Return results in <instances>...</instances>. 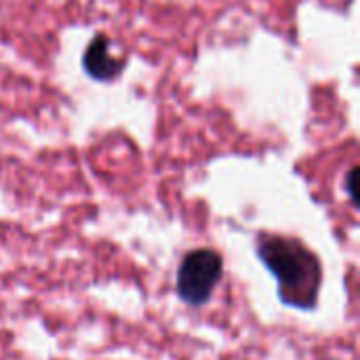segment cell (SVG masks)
I'll use <instances>...</instances> for the list:
<instances>
[{
  "label": "cell",
  "mask_w": 360,
  "mask_h": 360,
  "mask_svg": "<svg viewBox=\"0 0 360 360\" xmlns=\"http://www.w3.org/2000/svg\"><path fill=\"white\" fill-rule=\"evenodd\" d=\"M257 255L272 272L278 285V300L304 312L319 304L323 287V266L312 249L297 238L262 234L257 238Z\"/></svg>",
  "instance_id": "6da1fadb"
},
{
  "label": "cell",
  "mask_w": 360,
  "mask_h": 360,
  "mask_svg": "<svg viewBox=\"0 0 360 360\" xmlns=\"http://www.w3.org/2000/svg\"><path fill=\"white\" fill-rule=\"evenodd\" d=\"M224 274V259L213 249H194L186 253L177 270V295L184 304L205 306Z\"/></svg>",
  "instance_id": "7a4b0ae2"
},
{
  "label": "cell",
  "mask_w": 360,
  "mask_h": 360,
  "mask_svg": "<svg viewBox=\"0 0 360 360\" xmlns=\"http://www.w3.org/2000/svg\"><path fill=\"white\" fill-rule=\"evenodd\" d=\"M82 68L91 78L105 82L114 80L122 72L124 61L110 51V40L105 36H97L82 55Z\"/></svg>",
  "instance_id": "3957f363"
},
{
  "label": "cell",
  "mask_w": 360,
  "mask_h": 360,
  "mask_svg": "<svg viewBox=\"0 0 360 360\" xmlns=\"http://www.w3.org/2000/svg\"><path fill=\"white\" fill-rule=\"evenodd\" d=\"M354 179H356V167L350 169L348 173V179H346V190H348V196L352 198V202L356 205V194H354Z\"/></svg>",
  "instance_id": "277c9868"
}]
</instances>
